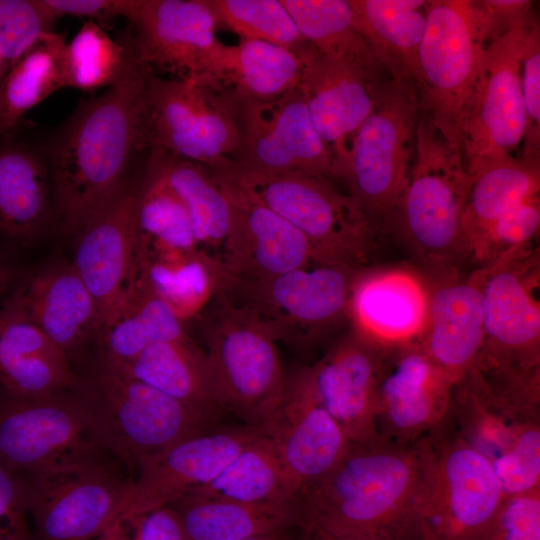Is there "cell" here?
<instances>
[{"mask_svg":"<svg viewBox=\"0 0 540 540\" xmlns=\"http://www.w3.org/2000/svg\"><path fill=\"white\" fill-rule=\"evenodd\" d=\"M129 58L120 79L100 96L81 101L53 133L48 156L56 229L76 236L134 181L148 157L146 89L151 69L127 33Z\"/></svg>","mask_w":540,"mask_h":540,"instance_id":"obj_1","label":"cell"},{"mask_svg":"<svg viewBox=\"0 0 540 540\" xmlns=\"http://www.w3.org/2000/svg\"><path fill=\"white\" fill-rule=\"evenodd\" d=\"M427 462L425 437L350 442L337 464L299 494L302 530L416 540Z\"/></svg>","mask_w":540,"mask_h":540,"instance_id":"obj_2","label":"cell"},{"mask_svg":"<svg viewBox=\"0 0 540 540\" xmlns=\"http://www.w3.org/2000/svg\"><path fill=\"white\" fill-rule=\"evenodd\" d=\"M469 185L461 151L420 114L409 178L385 226L396 227L428 281L460 275L471 258L463 230Z\"/></svg>","mask_w":540,"mask_h":540,"instance_id":"obj_3","label":"cell"},{"mask_svg":"<svg viewBox=\"0 0 540 540\" xmlns=\"http://www.w3.org/2000/svg\"><path fill=\"white\" fill-rule=\"evenodd\" d=\"M98 443L127 468L214 429L215 419L109 366L72 389Z\"/></svg>","mask_w":540,"mask_h":540,"instance_id":"obj_4","label":"cell"},{"mask_svg":"<svg viewBox=\"0 0 540 540\" xmlns=\"http://www.w3.org/2000/svg\"><path fill=\"white\" fill-rule=\"evenodd\" d=\"M481 267L484 340L473 368L505 388L540 391L539 248L530 244Z\"/></svg>","mask_w":540,"mask_h":540,"instance_id":"obj_5","label":"cell"},{"mask_svg":"<svg viewBox=\"0 0 540 540\" xmlns=\"http://www.w3.org/2000/svg\"><path fill=\"white\" fill-rule=\"evenodd\" d=\"M361 271L317 264L255 279L222 271L217 292L275 342L309 347L349 321L351 293Z\"/></svg>","mask_w":540,"mask_h":540,"instance_id":"obj_6","label":"cell"},{"mask_svg":"<svg viewBox=\"0 0 540 540\" xmlns=\"http://www.w3.org/2000/svg\"><path fill=\"white\" fill-rule=\"evenodd\" d=\"M222 172L299 230L324 264L370 268L377 231L353 199L325 176L236 166Z\"/></svg>","mask_w":540,"mask_h":540,"instance_id":"obj_7","label":"cell"},{"mask_svg":"<svg viewBox=\"0 0 540 540\" xmlns=\"http://www.w3.org/2000/svg\"><path fill=\"white\" fill-rule=\"evenodd\" d=\"M420 114L413 81L392 77L334 168L332 177L345 182L376 231L385 226L407 184Z\"/></svg>","mask_w":540,"mask_h":540,"instance_id":"obj_8","label":"cell"},{"mask_svg":"<svg viewBox=\"0 0 540 540\" xmlns=\"http://www.w3.org/2000/svg\"><path fill=\"white\" fill-rule=\"evenodd\" d=\"M149 151L161 150L211 170L230 169L241 148L233 95L208 77L163 78L146 89Z\"/></svg>","mask_w":540,"mask_h":540,"instance_id":"obj_9","label":"cell"},{"mask_svg":"<svg viewBox=\"0 0 540 540\" xmlns=\"http://www.w3.org/2000/svg\"><path fill=\"white\" fill-rule=\"evenodd\" d=\"M201 314L204 353L221 411L260 426L286 386L276 342L218 292Z\"/></svg>","mask_w":540,"mask_h":540,"instance_id":"obj_10","label":"cell"},{"mask_svg":"<svg viewBox=\"0 0 540 540\" xmlns=\"http://www.w3.org/2000/svg\"><path fill=\"white\" fill-rule=\"evenodd\" d=\"M438 427L490 464L505 496L540 488V409L498 394L474 369L453 385Z\"/></svg>","mask_w":540,"mask_h":540,"instance_id":"obj_11","label":"cell"},{"mask_svg":"<svg viewBox=\"0 0 540 540\" xmlns=\"http://www.w3.org/2000/svg\"><path fill=\"white\" fill-rule=\"evenodd\" d=\"M488 45L475 1L429 0L414 86L421 115L460 151L462 117Z\"/></svg>","mask_w":540,"mask_h":540,"instance_id":"obj_12","label":"cell"},{"mask_svg":"<svg viewBox=\"0 0 540 540\" xmlns=\"http://www.w3.org/2000/svg\"><path fill=\"white\" fill-rule=\"evenodd\" d=\"M425 440L426 475L416 540H490L505 497L492 467L443 428Z\"/></svg>","mask_w":540,"mask_h":540,"instance_id":"obj_13","label":"cell"},{"mask_svg":"<svg viewBox=\"0 0 540 540\" xmlns=\"http://www.w3.org/2000/svg\"><path fill=\"white\" fill-rule=\"evenodd\" d=\"M126 466L109 454L23 475L32 540H105L132 483Z\"/></svg>","mask_w":540,"mask_h":540,"instance_id":"obj_14","label":"cell"},{"mask_svg":"<svg viewBox=\"0 0 540 540\" xmlns=\"http://www.w3.org/2000/svg\"><path fill=\"white\" fill-rule=\"evenodd\" d=\"M527 19L482 53L460 128L468 173L484 163L516 157L515 151L521 149L526 117L520 58Z\"/></svg>","mask_w":540,"mask_h":540,"instance_id":"obj_15","label":"cell"},{"mask_svg":"<svg viewBox=\"0 0 540 540\" xmlns=\"http://www.w3.org/2000/svg\"><path fill=\"white\" fill-rule=\"evenodd\" d=\"M299 55L302 72L297 87L316 131L332 154L334 171L393 76L371 50L326 54L307 43Z\"/></svg>","mask_w":540,"mask_h":540,"instance_id":"obj_16","label":"cell"},{"mask_svg":"<svg viewBox=\"0 0 540 540\" xmlns=\"http://www.w3.org/2000/svg\"><path fill=\"white\" fill-rule=\"evenodd\" d=\"M104 454L72 390L0 402V460L13 471L35 474Z\"/></svg>","mask_w":540,"mask_h":540,"instance_id":"obj_17","label":"cell"},{"mask_svg":"<svg viewBox=\"0 0 540 540\" xmlns=\"http://www.w3.org/2000/svg\"><path fill=\"white\" fill-rule=\"evenodd\" d=\"M241 148L233 166L332 176V154L316 131L298 87L265 101L237 98Z\"/></svg>","mask_w":540,"mask_h":540,"instance_id":"obj_18","label":"cell"},{"mask_svg":"<svg viewBox=\"0 0 540 540\" xmlns=\"http://www.w3.org/2000/svg\"><path fill=\"white\" fill-rule=\"evenodd\" d=\"M50 133L26 120L0 132V255L35 244L56 229Z\"/></svg>","mask_w":540,"mask_h":540,"instance_id":"obj_19","label":"cell"},{"mask_svg":"<svg viewBox=\"0 0 540 540\" xmlns=\"http://www.w3.org/2000/svg\"><path fill=\"white\" fill-rule=\"evenodd\" d=\"M453 384L420 341L382 347L376 391L379 436L414 444L444 420Z\"/></svg>","mask_w":540,"mask_h":540,"instance_id":"obj_20","label":"cell"},{"mask_svg":"<svg viewBox=\"0 0 540 540\" xmlns=\"http://www.w3.org/2000/svg\"><path fill=\"white\" fill-rule=\"evenodd\" d=\"M260 433L257 426L212 429L141 460L117 521L167 506L210 483Z\"/></svg>","mask_w":540,"mask_h":540,"instance_id":"obj_21","label":"cell"},{"mask_svg":"<svg viewBox=\"0 0 540 540\" xmlns=\"http://www.w3.org/2000/svg\"><path fill=\"white\" fill-rule=\"evenodd\" d=\"M258 428L274 444L298 495L326 475L350 443L318 399L308 366L287 376L281 400Z\"/></svg>","mask_w":540,"mask_h":540,"instance_id":"obj_22","label":"cell"},{"mask_svg":"<svg viewBox=\"0 0 540 540\" xmlns=\"http://www.w3.org/2000/svg\"><path fill=\"white\" fill-rule=\"evenodd\" d=\"M211 172L231 207L230 231L220 256L225 274L255 279L324 264L293 225L224 172Z\"/></svg>","mask_w":540,"mask_h":540,"instance_id":"obj_23","label":"cell"},{"mask_svg":"<svg viewBox=\"0 0 540 540\" xmlns=\"http://www.w3.org/2000/svg\"><path fill=\"white\" fill-rule=\"evenodd\" d=\"M126 19L139 58L173 78L207 77L222 42L205 0H134Z\"/></svg>","mask_w":540,"mask_h":540,"instance_id":"obj_24","label":"cell"},{"mask_svg":"<svg viewBox=\"0 0 540 540\" xmlns=\"http://www.w3.org/2000/svg\"><path fill=\"white\" fill-rule=\"evenodd\" d=\"M137 184L133 183L74 236L71 263L95 301L100 329L139 272Z\"/></svg>","mask_w":540,"mask_h":540,"instance_id":"obj_25","label":"cell"},{"mask_svg":"<svg viewBox=\"0 0 540 540\" xmlns=\"http://www.w3.org/2000/svg\"><path fill=\"white\" fill-rule=\"evenodd\" d=\"M382 346L351 328L312 366V385L323 407L350 442L378 436L376 391Z\"/></svg>","mask_w":540,"mask_h":540,"instance_id":"obj_26","label":"cell"},{"mask_svg":"<svg viewBox=\"0 0 540 540\" xmlns=\"http://www.w3.org/2000/svg\"><path fill=\"white\" fill-rule=\"evenodd\" d=\"M428 281L402 267L362 270L349 305L352 329L382 346L421 340L427 325Z\"/></svg>","mask_w":540,"mask_h":540,"instance_id":"obj_27","label":"cell"},{"mask_svg":"<svg viewBox=\"0 0 540 540\" xmlns=\"http://www.w3.org/2000/svg\"><path fill=\"white\" fill-rule=\"evenodd\" d=\"M7 298L69 359L97 338V306L71 262L36 269L19 279Z\"/></svg>","mask_w":540,"mask_h":540,"instance_id":"obj_28","label":"cell"},{"mask_svg":"<svg viewBox=\"0 0 540 540\" xmlns=\"http://www.w3.org/2000/svg\"><path fill=\"white\" fill-rule=\"evenodd\" d=\"M482 284V267L466 277L428 281V318L420 344L453 385L476 365L482 351Z\"/></svg>","mask_w":540,"mask_h":540,"instance_id":"obj_29","label":"cell"},{"mask_svg":"<svg viewBox=\"0 0 540 540\" xmlns=\"http://www.w3.org/2000/svg\"><path fill=\"white\" fill-rule=\"evenodd\" d=\"M0 382L14 398L49 396L79 382L66 354L9 298L0 308Z\"/></svg>","mask_w":540,"mask_h":540,"instance_id":"obj_30","label":"cell"},{"mask_svg":"<svg viewBox=\"0 0 540 540\" xmlns=\"http://www.w3.org/2000/svg\"><path fill=\"white\" fill-rule=\"evenodd\" d=\"M187 337L184 322L152 290L140 262L135 281L97 335L99 365L119 366L156 343Z\"/></svg>","mask_w":540,"mask_h":540,"instance_id":"obj_31","label":"cell"},{"mask_svg":"<svg viewBox=\"0 0 540 540\" xmlns=\"http://www.w3.org/2000/svg\"><path fill=\"white\" fill-rule=\"evenodd\" d=\"M190 540H248L300 525L299 497L271 503H245L185 495L170 504Z\"/></svg>","mask_w":540,"mask_h":540,"instance_id":"obj_32","label":"cell"},{"mask_svg":"<svg viewBox=\"0 0 540 540\" xmlns=\"http://www.w3.org/2000/svg\"><path fill=\"white\" fill-rule=\"evenodd\" d=\"M301 72L299 54L272 43L241 39L237 45L219 46L207 77L237 98L265 101L297 87Z\"/></svg>","mask_w":540,"mask_h":540,"instance_id":"obj_33","label":"cell"},{"mask_svg":"<svg viewBox=\"0 0 540 540\" xmlns=\"http://www.w3.org/2000/svg\"><path fill=\"white\" fill-rule=\"evenodd\" d=\"M358 30L393 77L415 81L429 0H349Z\"/></svg>","mask_w":540,"mask_h":540,"instance_id":"obj_34","label":"cell"},{"mask_svg":"<svg viewBox=\"0 0 540 540\" xmlns=\"http://www.w3.org/2000/svg\"><path fill=\"white\" fill-rule=\"evenodd\" d=\"M109 367L214 419L222 413L215 398L205 353L190 337L156 343L131 361Z\"/></svg>","mask_w":540,"mask_h":540,"instance_id":"obj_35","label":"cell"},{"mask_svg":"<svg viewBox=\"0 0 540 540\" xmlns=\"http://www.w3.org/2000/svg\"><path fill=\"white\" fill-rule=\"evenodd\" d=\"M146 165L185 205L199 249L220 262L230 231L231 207L211 170L161 150H151Z\"/></svg>","mask_w":540,"mask_h":540,"instance_id":"obj_36","label":"cell"},{"mask_svg":"<svg viewBox=\"0 0 540 540\" xmlns=\"http://www.w3.org/2000/svg\"><path fill=\"white\" fill-rule=\"evenodd\" d=\"M140 262L152 290L183 322L202 313L221 281L220 262L200 249L148 251L140 244Z\"/></svg>","mask_w":540,"mask_h":540,"instance_id":"obj_37","label":"cell"},{"mask_svg":"<svg viewBox=\"0 0 540 540\" xmlns=\"http://www.w3.org/2000/svg\"><path fill=\"white\" fill-rule=\"evenodd\" d=\"M468 174L470 185L463 230L470 251L472 243L495 220L539 196L540 164L508 157L484 163Z\"/></svg>","mask_w":540,"mask_h":540,"instance_id":"obj_38","label":"cell"},{"mask_svg":"<svg viewBox=\"0 0 540 540\" xmlns=\"http://www.w3.org/2000/svg\"><path fill=\"white\" fill-rule=\"evenodd\" d=\"M186 495L256 504L299 496L274 444L261 432L210 483Z\"/></svg>","mask_w":540,"mask_h":540,"instance_id":"obj_39","label":"cell"},{"mask_svg":"<svg viewBox=\"0 0 540 540\" xmlns=\"http://www.w3.org/2000/svg\"><path fill=\"white\" fill-rule=\"evenodd\" d=\"M65 46L62 35L44 34L9 66L0 83V132L18 125L28 110L65 87Z\"/></svg>","mask_w":540,"mask_h":540,"instance_id":"obj_40","label":"cell"},{"mask_svg":"<svg viewBox=\"0 0 540 540\" xmlns=\"http://www.w3.org/2000/svg\"><path fill=\"white\" fill-rule=\"evenodd\" d=\"M136 220L140 244L145 250L199 249L185 205L146 163L137 184Z\"/></svg>","mask_w":540,"mask_h":540,"instance_id":"obj_41","label":"cell"},{"mask_svg":"<svg viewBox=\"0 0 540 540\" xmlns=\"http://www.w3.org/2000/svg\"><path fill=\"white\" fill-rule=\"evenodd\" d=\"M129 58L127 33L119 42L93 21H85L64 51L65 87L95 91L114 85Z\"/></svg>","mask_w":540,"mask_h":540,"instance_id":"obj_42","label":"cell"},{"mask_svg":"<svg viewBox=\"0 0 540 540\" xmlns=\"http://www.w3.org/2000/svg\"><path fill=\"white\" fill-rule=\"evenodd\" d=\"M303 39L326 54L371 50L349 0H281Z\"/></svg>","mask_w":540,"mask_h":540,"instance_id":"obj_43","label":"cell"},{"mask_svg":"<svg viewBox=\"0 0 540 540\" xmlns=\"http://www.w3.org/2000/svg\"><path fill=\"white\" fill-rule=\"evenodd\" d=\"M218 25L241 39L259 40L299 54L307 45L281 0H205Z\"/></svg>","mask_w":540,"mask_h":540,"instance_id":"obj_44","label":"cell"},{"mask_svg":"<svg viewBox=\"0 0 540 540\" xmlns=\"http://www.w3.org/2000/svg\"><path fill=\"white\" fill-rule=\"evenodd\" d=\"M540 228V196L509 210L472 243L471 258L489 264L512 251L532 244Z\"/></svg>","mask_w":540,"mask_h":540,"instance_id":"obj_45","label":"cell"},{"mask_svg":"<svg viewBox=\"0 0 540 540\" xmlns=\"http://www.w3.org/2000/svg\"><path fill=\"white\" fill-rule=\"evenodd\" d=\"M57 20L43 0H0V55L10 66Z\"/></svg>","mask_w":540,"mask_h":540,"instance_id":"obj_46","label":"cell"},{"mask_svg":"<svg viewBox=\"0 0 540 540\" xmlns=\"http://www.w3.org/2000/svg\"><path fill=\"white\" fill-rule=\"evenodd\" d=\"M521 88L526 130L520 158L540 164V30L534 14L529 15L521 46Z\"/></svg>","mask_w":540,"mask_h":540,"instance_id":"obj_47","label":"cell"},{"mask_svg":"<svg viewBox=\"0 0 540 540\" xmlns=\"http://www.w3.org/2000/svg\"><path fill=\"white\" fill-rule=\"evenodd\" d=\"M490 540H540V488L504 497Z\"/></svg>","mask_w":540,"mask_h":540,"instance_id":"obj_48","label":"cell"},{"mask_svg":"<svg viewBox=\"0 0 540 540\" xmlns=\"http://www.w3.org/2000/svg\"><path fill=\"white\" fill-rule=\"evenodd\" d=\"M28 514L23 475L0 460V540H32L27 525Z\"/></svg>","mask_w":540,"mask_h":540,"instance_id":"obj_49","label":"cell"},{"mask_svg":"<svg viewBox=\"0 0 540 540\" xmlns=\"http://www.w3.org/2000/svg\"><path fill=\"white\" fill-rule=\"evenodd\" d=\"M134 0H43L56 20L64 16L87 18L107 27L117 17H127Z\"/></svg>","mask_w":540,"mask_h":540,"instance_id":"obj_50","label":"cell"},{"mask_svg":"<svg viewBox=\"0 0 540 540\" xmlns=\"http://www.w3.org/2000/svg\"><path fill=\"white\" fill-rule=\"evenodd\" d=\"M126 524L131 527L129 540H190L178 514L169 505L136 515Z\"/></svg>","mask_w":540,"mask_h":540,"instance_id":"obj_51","label":"cell"},{"mask_svg":"<svg viewBox=\"0 0 540 540\" xmlns=\"http://www.w3.org/2000/svg\"><path fill=\"white\" fill-rule=\"evenodd\" d=\"M20 279V270L8 257L0 255V297Z\"/></svg>","mask_w":540,"mask_h":540,"instance_id":"obj_52","label":"cell"},{"mask_svg":"<svg viewBox=\"0 0 540 540\" xmlns=\"http://www.w3.org/2000/svg\"><path fill=\"white\" fill-rule=\"evenodd\" d=\"M303 540H381L378 538L354 535H334L321 530H303Z\"/></svg>","mask_w":540,"mask_h":540,"instance_id":"obj_53","label":"cell"},{"mask_svg":"<svg viewBox=\"0 0 540 540\" xmlns=\"http://www.w3.org/2000/svg\"><path fill=\"white\" fill-rule=\"evenodd\" d=\"M290 535L288 533V530L279 531L263 536L254 537L248 540H289Z\"/></svg>","mask_w":540,"mask_h":540,"instance_id":"obj_54","label":"cell"},{"mask_svg":"<svg viewBox=\"0 0 540 540\" xmlns=\"http://www.w3.org/2000/svg\"><path fill=\"white\" fill-rule=\"evenodd\" d=\"M106 540H129L127 535L124 532L123 528L117 530L114 534L108 537Z\"/></svg>","mask_w":540,"mask_h":540,"instance_id":"obj_55","label":"cell"},{"mask_svg":"<svg viewBox=\"0 0 540 540\" xmlns=\"http://www.w3.org/2000/svg\"><path fill=\"white\" fill-rule=\"evenodd\" d=\"M8 68H9V66L6 64V62L4 61L2 56L0 55V83H1L5 73L7 72Z\"/></svg>","mask_w":540,"mask_h":540,"instance_id":"obj_56","label":"cell"}]
</instances>
